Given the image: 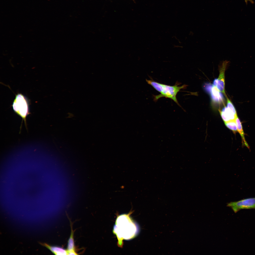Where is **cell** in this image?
I'll return each mask as SVG.
<instances>
[{"mask_svg": "<svg viewBox=\"0 0 255 255\" xmlns=\"http://www.w3.org/2000/svg\"><path fill=\"white\" fill-rule=\"evenodd\" d=\"M245 2L246 5L247 4L248 2V1H249L252 4H254V1L253 0H244Z\"/></svg>", "mask_w": 255, "mask_h": 255, "instance_id": "obj_11", "label": "cell"}, {"mask_svg": "<svg viewBox=\"0 0 255 255\" xmlns=\"http://www.w3.org/2000/svg\"><path fill=\"white\" fill-rule=\"evenodd\" d=\"M221 118L224 122L235 120L237 116L236 110H233L225 106L221 110H219Z\"/></svg>", "mask_w": 255, "mask_h": 255, "instance_id": "obj_6", "label": "cell"}, {"mask_svg": "<svg viewBox=\"0 0 255 255\" xmlns=\"http://www.w3.org/2000/svg\"><path fill=\"white\" fill-rule=\"evenodd\" d=\"M225 125L228 129L234 133L237 131V128L235 120L224 122Z\"/></svg>", "mask_w": 255, "mask_h": 255, "instance_id": "obj_10", "label": "cell"}, {"mask_svg": "<svg viewBox=\"0 0 255 255\" xmlns=\"http://www.w3.org/2000/svg\"><path fill=\"white\" fill-rule=\"evenodd\" d=\"M205 90L210 95L212 101L219 103H224L223 95L216 86L209 83H206L204 86Z\"/></svg>", "mask_w": 255, "mask_h": 255, "instance_id": "obj_5", "label": "cell"}, {"mask_svg": "<svg viewBox=\"0 0 255 255\" xmlns=\"http://www.w3.org/2000/svg\"><path fill=\"white\" fill-rule=\"evenodd\" d=\"M146 81L148 84L160 93L154 97V100L155 101H157L162 97H165L171 99L180 106L177 99L176 95L181 89L186 87L187 85H184L179 86L178 85L179 83L177 82L174 85L170 86L160 83L152 80L146 79Z\"/></svg>", "mask_w": 255, "mask_h": 255, "instance_id": "obj_1", "label": "cell"}, {"mask_svg": "<svg viewBox=\"0 0 255 255\" xmlns=\"http://www.w3.org/2000/svg\"><path fill=\"white\" fill-rule=\"evenodd\" d=\"M235 121L237 125L238 131L239 133L242 138V144L249 149V146L245 138V134L243 129L241 123L238 115L235 119Z\"/></svg>", "mask_w": 255, "mask_h": 255, "instance_id": "obj_8", "label": "cell"}, {"mask_svg": "<svg viewBox=\"0 0 255 255\" xmlns=\"http://www.w3.org/2000/svg\"><path fill=\"white\" fill-rule=\"evenodd\" d=\"M227 206L230 208L235 213L241 209H255V197L230 202L227 204Z\"/></svg>", "mask_w": 255, "mask_h": 255, "instance_id": "obj_3", "label": "cell"}, {"mask_svg": "<svg viewBox=\"0 0 255 255\" xmlns=\"http://www.w3.org/2000/svg\"><path fill=\"white\" fill-rule=\"evenodd\" d=\"M71 233L72 234L68 241L67 254L68 255H77L75 250L73 233L72 232Z\"/></svg>", "mask_w": 255, "mask_h": 255, "instance_id": "obj_9", "label": "cell"}, {"mask_svg": "<svg viewBox=\"0 0 255 255\" xmlns=\"http://www.w3.org/2000/svg\"><path fill=\"white\" fill-rule=\"evenodd\" d=\"M15 112L20 116L22 120L20 127V131L22 127V123L24 121L25 127L27 129L26 118L30 114L28 104L26 98L22 94H18L16 96L12 105Z\"/></svg>", "mask_w": 255, "mask_h": 255, "instance_id": "obj_2", "label": "cell"}, {"mask_svg": "<svg viewBox=\"0 0 255 255\" xmlns=\"http://www.w3.org/2000/svg\"><path fill=\"white\" fill-rule=\"evenodd\" d=\"M40 243L42 246L47 248L55 255H68L67 251L62 248L56 246H51L46 243Z\"/></svg>", "mask_w": 255, "mask_h": 255, "instance_id": "obj_7", "label": "cell"}, {"mask_svg": "<svg viewBox=\"0 0 255 255\" xmlns=\"http://www.w3.org/2000/svg\"><path fill=\"white\" fill-rule=\"evenodd\" d=\"M230 61L223 60L220 62L218 66L219 75L217 78L216 87L222 93L226 96L225 91V72Z\"/></svg>", "mask_w": 255, "mask_h": 255, "instance_id": "obj_4", "label": "cell"}]
</instances>
